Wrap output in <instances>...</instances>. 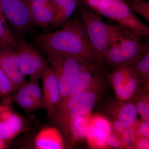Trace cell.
Returning a JSON list of instances; mask_svg holds the SVG:
<instances>
[{
	"instance_id": "30bf717a",
	"label": "cell",
	"mask_w": 149,
	"mask_h": 149,
	"mask_svg": "<svg viewBox=\"0 0 149 149\" xmlns=\"http://www.w3.org/2000/svg\"><path fill=\"white\" fill-rule=\"evenodd\" d=\"M44 108L49 117L62 101L58 80L53 70L49 64L41 73Z\"/></svg>"
},
{
	"instance_id": "836d02e7",
	"label": "cell",
	"mask_w": 149,
	"mask_h": 149,
	"mask_svg": "<svg viewBox=\"0 0 149 149\" xmlns=\"http://www.w3.org/2000/svg\"><path fill=\"white\" fill-rule=\"evenodd\" d=\"M0 19L5 20V19L1 11V0H0Z\"/></svg>"
},
{
	"instance_id": "7402d4cb",
	"label": "cell",
	"mask_w": 149,
	"mask_h": 149,
	"mask_svg": "<svg viewBox=\"0 0 149 149\" xmlns=\"http://www.w3.org/2000/svg\"><path fill=\"white\" fill-rule=\"evenodd\" d=\"M129 101L135 105L142 120L149 122V87L143 85Z\"/></svg>"
},
{
	"instance_id": "5bb4252c",
	"label": "cell",
	"mask_w": 149,
	"mask_h": 149,
	"mask_svg": "<svg viewBox=\"0 0 149 149\" xmlns=\"http://www.w3.org/2000/svg\"><path fill=\"white\" fill-rule=\"evenodd\" d=\"M103 77L100 66L97 65L93 64L83 69L76 77L69 95L66 98L83 94Z\"/></svg>"
},
{
	"instance_id": "9a60e30c",
	"label": "cell",
	"mask_w": 149,
	"mask_h": 149,
	"mask_svg": "<svg viewBox=\"0 0 149 149\" xmlns=\"http://www.w3.org/2000/svg\"><path fill=\"white\" fill-rule=\"evenodd\" d=\"M33 23L47 28L53 21L54 10L50 0H29Z\"/></svg>"
},
{
	"instance_id": "d4e9b609",
	"label": "cell",
	"mask_w": 149,
	"mask_h": 149,
	"mask_svg": "<svg viewBox=\"0 0 149 149\" xmlns=\"http://www.w3.org/2000/svg\"><path fill=\"white\" fill-rule=\"evenodd\" d=\"M40 76H34L30 77L28 82H26V85L29 93L35 99L37 103L42 108H44V97L42 91L41 90L39 84Z\"/></svg>"
},
{
	"instance_id": "ffe728a7",
	"label": "cell",
	"mask_w": 149,
	"mask_h": 149,
	"mask_svg": "<svg viewBox=\"0 0 149 149\" xmlns=\"http://www.w3.org/2000/svg\"><path fill=\"white\" fill-rule=\"evenodd\" d=\"M17 91L16 94L12 97L13 100L26 113L42 109L29 93L26 82Z\"/></svg>"
},
{
	"instance_id": "8fae6325",
	"label": "cell",
	"mask_w": 149,
	"mask_h": 149,
	"mask_svg": "<svg viewBox=\"0 0 149 149\" xmlns=\"http://www.w3.org/2000/svg\"><path fill=\"white\" fill-rule=\"evenodd\" d=\"M15 48L8 45L0 47V67L13 85L15 91L25 83V76L19 67V59Z\"/></svg>"
},
{
	"instance_id": "f1b7e54d",
	"label": "cell",
	"mask_w": 149,
	"mask_h": 149,
	"mask_svg": "<svg viewBox=\"0 0 149 149\" xmlns=\"http://www.w3.org/2000/svg\"><path fill=\"white\" fill-rule=\"evenodd\" d=\"M136 137H145L149 139V122L138 120L133 126Z\"/></svg>"
},
{
	"instance_id": "f546056e",
	"label": "cell",
	"mask_w": 149,
	"mask_h": 149,
	"mask_svg": "<svg viewBox=\"0 0 149 149\" xmlns=\"http://www.w3.org/2000/svg\"><path fill=\"white\" fill-rule=\"evenodd\" d=\"M124 148L122 140L120 136L112 131L108 137L107 141V148Z\"/></svg>"
},
{
	"instance_id": "7a4b0ae2",
	"label": "cell",
	"mask_w": 149,
	"mask_h": 149,
	"mask_svg": "<svg viewBox=\"0 0 149 149\" xmlns=\"http://www.w3.org/2000/svg\"><path fill=\"white\" fill-rule=\"evenodd\" d=\"M80 17L89 40L104 62L105 54L123 27L105 23L99 15L84 6L80 7Z\"/></svg>"
},
{
	"instance_id": "44dd1931",
	"label": "cell",
	"mask_w": 149,
	"mask_h": 149,
	"mask_svg": "<svg viewBox=\"0 0 149 149\" xmlns=\"http://www.w3.org/2000/svg\"><path fill=\"white\" fill-rule=\"evenodd\" d=\"M109 120L112 131L121 138L124 148H134L136 136L133 126L111 118Z\"/></svg>"
},
{
	"instance_id": "484cf974",
	"label": "cell",
	"mask_w": 149,
	"mask_h": 149,
	"mask_svg": "<svg viewBox=\"0 0 149 149\" xmlns=\"http://www.w3.org/2000/svg\"><path fill=\"white\" fill-rule=\"evenodd\" d=\"M132 11L149 22V3L145 0H131L128 3Z\"/></svg>"
},
{
	"instance_id": "603a6c76",
	"label": "cell",
	"mask_w": 149,
	"mask_h": 149,
	"mask_svg": "<svg viewBox=\"0 0 149 149\" xmlns=\"http://www.w3.org/2000/svg\"><path fill=\"white\" fill-rule=\"evenodd\" d=\"M131 65L134 72L143 82L144 86L149 87V49L146 51Z\"/></svg>"
},
{
	"instance_id": "4fadbf2b",
	"label": "cell",
	"mask_w": 149,
	"mask_h": 149,
	"mask_svg": "<svg viewBox=\"0 0 149 149\" xmlns=\"http://www.w3.org/2000/svg\"><path fill=\"white\" fill-rule=\"evenodd\" d=\"M104 112L107 117L131 126L138 120V113L131 102L123 101L116 98L105 104Z\"/></svg>"
},
{
	"instance_id": "2e32d148",
	"label": "cell",
	"mask_w": 149,
	"mask_h": 149,
	"mask_svg": "<svg viewBox=\"0 0 149 149\" xmlns=\"http://www.w3.org/2000/svg\"><path fill=\"white\" fill-rule=\"evenodd\" d=\"M34 145L38 149H61L65 147L60 131L56 127L48 126L38 132L34 140Z\"/></svg>"
},
{
	"instance_id": "8992f818",
	"label": "cell",
	"mask_w": 149,
	"mask_h": 149,
	"mask_svg": "<svg viewBox=\"0 0 149 149\" xmlns=\"http://www.w3.org/2000/svg\"><path fill=\"white\" fill-rule=\"evenodd\" d=\"M106 84L104 77L83 94L63 100L49 117L53 120L81 107H94L104 93Z\"/></svg>"
},
{
	"instance_id": "ac0fdd59",
	"label": "cell",
	"mask_w": 149,
	"mask_h": 149,
	"mask_svg": "<svg viewBox=\"0 0 149 149\" xmlns=\"http://www.w3.org/2000/svg\"><path fill=\"white\" fill-rule=\"evenodd\" d=\"M54 10L50 26L55 27L64 24L71 16L77 5V0H50Z\"/></svg>"
},
{
	"instance_id": "e0dca14e",
	"label": "cell",
	"mask_w": 149,
	"mask_h": 149,
	"mask_svg": "<svg viewBox=\"0 0 149 149\" xmlns=\"http://www.w3.org/2000/svg\"><path fill=\"white\" fill-rule=\"evenodd\" d=\"M95 11L117 22L133 13L125 0H105L99 5Z\"/></svg>"
},
{
	"instance_id": "277c9868",
	"label": "cell",
	"mask_w": 149,
	"mask_h": 149,
	"mask_svg": "<svg viewBox=\"0 0 149 149\" xmlns=\"http://www.w3.org/2000/svg\"><path fill=\"white\" fill-rule=\"evenodd\" d=\"M47 55L58 80L62 100L69 95L79 73L83 69L95 64L76 56L54 53Z\"/></svg>"
},
{
	"instance_id": "d6986e66",
	"label": "cell",
	"mask_w": 149,
	"mask_h": 149,
	"mask_svg": "<svg viewBox=\"0 0 149 149\" xmlns=\"http://www.w3.org/2000/svg\"><path fill=\"white\" fill-rule=\"evenodd\" d=\"M91 113L74 118L70 121L63 132L68 141H80L86 138Z\"/></svg>"
},
{
	"instance_id": "52a82bcc",
	"label": "cell",
	"mask_w": 149,
	"mask_h": 149,
	"mask_svg": "<svg viewBox=\"0 0 149 149\" xmlns=\"http://www.w3.org/2000/svg\"><path fill=\"white\" fill-rule=\"evenodd\" d=\"M1 5L5 19L17 31L24 32L31 27L29 0H1Z\"/></svg>"
},
{
	"instance_id": "9c48e42d",
	"label": "cell",
	"mask_w": 149,
	"mask_h": 149,
	"mask_svg": "<svg viewBox=\"0 0 149 149\" xmlns=\"http://www.w3.org/2000/svg\"><path fill=\"white\" fill-rule=\"evenodd\" d=\"M16 50L19 59V67L25 77L40 76L48 63L33 47L24 42L17 44Z\"/></svg>"
},
{
	"instance_id": "d6a6232c",
	"label": "cell",
	"mask_w": 149,
	"mask_h": 149,
	"mask_svg": "<svg viewBox=\"0 0 149 149\" xmlns=\"http://www.w3.org/2000/svg\"><path fill=\"white\" fill-rule=\"evenodd\" d=\"M6 146L5 143L0 139V149L4 148Z\"/></svg>"
},
{
	"instance_id": "83f0119b",
	"label": "cell",
	"mask_w": 149,
	"mask_h": 149,
	"mask_svg": "<svg viewBox=\"0 0 149 149\" xmlns=\"http://www.w3.org/2000/svg\"><path fill=\"white\" fill-rule=\"evenodd\" d=\"M15 91L12 83L0 67V97L8 95Z\"/></svg>"
},
{
	"instance_id": "4dcf8cb0",
	"label": "cell",
	"mask_w": 149,
	"mask_h": 149,
	"mask_svg": "<svg viewBox=\"0 0 149 149\" xmlns=\"http://www.w3.org/2000/svg\"><path fill=\"white\" fill-rule=\"evenodd\" d=\"M134 148L149 149V139L145 137H136L134 143Z\"/></svg>"
},
{
	"instance_id": "4316f807",
	"label": "cell",
	"mask_w": 149,
	"mask_h": 149,
	"mask_svg": "<svg viewBox=\"0 0 149 149\" xmlns=\"http://www.w3.org/2000/svg\"><path fill=\"white\" fill-rule=\"evenodd\" d=\"M5 20L0 19V41L1 44L3 45L10 46L16 48L17 43L10 32L6 27Z\"/></svg>"
},
{
	"instance_id": "ba28073f",
	"label": "cell",
	"mask_w": 149,
	"mask_h": 149,
	"mask_svg": "<svg viewBox=\"0 0 149 149\" xmlns=\"http://www.w3.org/2000/svg\"><path fill=\"white\" fill-rule=\"evenodd\" d=\"M27 127V120L8 104H0V139L7 146Z\"/></svg>"
},
{
	"instance_id": "cb8c5ba5",
	"label": "cell",
	"mask_w": 149,
	"mask_h": 149,
	"mask_svg": "<svg viewBox=\"0 0 149 149\" xmlns=\"http://www.w3.org/2000/svg\"><path fill=\"white\" fill-rule=\"evenodd\" d=\"M118 24L139 35L149 37V29L132 13L128 17L117 22Z\"/></svg>"
},
{
	"instance_id": "1f68e13d",
	"label": "cell",
	"mask_w": 149,
	"mask_h": 149,
	"mask_svg": "<svg viewBox=\"0 0 149 149\" xmlns=\"http://www.w3.org/2000/svg\"><path fill=\"white\" fill-rule=\"evenodd\" d=\"M105 0H85V4L93 10H96L99 5Z\"/></svg>"
},
{
	"instance_id": "5b68a950",
	"label": "cell",
	"mask_w": 149,
	"mask_h": 149,
	"mask_svg": "<svg viewBox=\"0 0 149 149\" xmlns=\"http://www.w3.org/2000/svg\"><path fill=\"white\" fill-rule=\"evenodd\" d=\"M107 78L116 98L123 101H130L143 85L130 65H123L113 68L112 72L107 74Z\"/></svg>"
},
{
	"instance_id": "7c38bea8",
	"label": "cell",
	"mask_w": 149,
	"mask_h": 149,
	"mask_svg": "<svg viewBox=\"0 0 149 149\" xmlns=\"http://www.w3.org/2000/svg\"><path fill=\"white\" fill-rule=\"evenodd\" d=\"M112 132L111 123L108 118L100 115L91 116L86 138L92 148H105L107 139Z\"/></svg>"
},
{
	"instance_id": "6da1fadb",
	"label": "cell",
	"mask_w": 149,
	"mask_h": 149,
	"mask_svg": "<svg viewBox=\"0 0 149 149\" xmlns=\"http://www.w3.org/2000/svg\"><path fill=\"white\" fill-rule=\"evenodd\" d=\"M35 42L46 54L76 56L100 66L104 62L89 40L80 17H75L58 31L37 36Z\"/></svg>"
},
{
	"instance_id": "3957f363",
	"label": "cell",
	"mask_w": 149,
	"mask_h": 149,
	"mask_svg": "<svg viewBox=\"0 0 149 149\" xmlns=\"http://www.w3.org/2000/svg\"><path fill=\"white\" fill-rule=\"evenodd\" d=\"M148 49L140 36L123 27L105 54L104 61L113 68L123 65H132Z\"/></svg>"
}]
</instances>
